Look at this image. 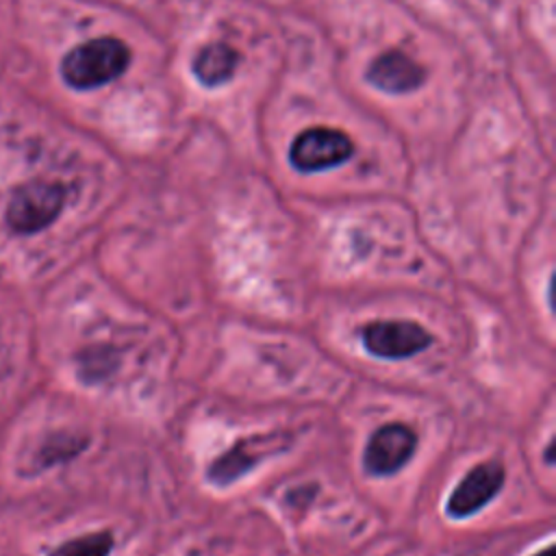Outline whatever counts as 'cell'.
I'll use <instances>...</instances> for the list:
<instances>
[{"mask_svg": "<svg viewBox=\"0 0 556 556\" xmlns=\"http://www.w3.org/2000/svg\"><path fill=\"white\" fill-rule=\"evenodd\" d=\"M506 482V469L500 460H482L473 465L450 491L445 515L450 519H467L495 500Z\"/></svg>", "mask_w": 556, "mask_h": 556, "instance_id": "5", "label": "cell"}, {"mask_svg": "<svg viewBox=\"0 0 556 556\" xmlns=\"http://www.w3.org/2000/svg\"><path fill=\"white\" fill-rule=\"evenodd\" d=\"M239 63V54L235 48L226 43H208L193 59V74L206 87H217L226 83Z\"/></svg>", "mask_w": 556, "mask_h": 556, "instance_id": "9", "label": "cell"}, {"mask_svg": "<svg viewBox=\"0 0 556 556\" xmlns=\"http://www.w3.org/2000/svg\"><path fill=\"white\" fill-rule=\"evenodd\" d=\"M554 545H545L541 552H536V554H532V556H554Z\"/></svg>", "mask_w": 556, "mask_h": 556, "instance_id": "12", "label": "cell"}, {"mask_svg": "<svg viewBox=\"0 0 556 556\" xmlns=\"http://www.w3.org/2000/svg\"><path fill=\"white\" fill-rule=\"evenodd\" d=\"M354 152L352 139L334 128H308L295 137L289 150L291 165L311 174L345 163Z\"/></svg>", "mask_w": 556, "mask_h": 556, "instance_id": "6", "label": "cell"}, {"mask_svg": "<svg viewBox=\"0 0 556 556\" xmlns=\"http://www.w3.org/2000/svg\"><path fill=\"white\" fill-rule=\"evenodd\" d=\"M130 63V50L115 37H98L74 46L61 61V76L72 89H96L117 76Z\"/></svg>", "mask_w": 556, "mask_h": 556, "instance_id": "1", "label": "cell"}, {"mask_svg": "<svg viewBox=\"0 0 556 556\" xmlns=\"http://www.w3.org/2000/svg\"><path fill=\"white\" fill-rule=\"evenodd\" d=\"M424 78V67L397 50L376 56L367 70V80L387 93H408L417 89Z\"/></svg>", "mask_w": 556, "mask_h": 556, "instance_id": "8", "label": "cell"}, {"mask_svg": "<svg viewBox=\"0 0 556 556\" xmlns=\"http://www.w3.org/2000/svg\"><path fill=\"white\" fill-rule=\"evenodd\" d=\"M65 189L52 180H28L13 189L7 204V224L17 235H35L48 228L63 211Z\"/></svg>", "mask_w": 556, "mask_h": 556, "instance_id": "2", "label": "cell"}, {"mask_svg": "<svg viewBox=\"0 0 556 556\" xmlns=\"http://www.w3.org/2000/svg\"><path fill=\"white\" fill-rule=\"evenodd\" d=\"M415 452L417 432L402 421H389L369 434L363 447V469L371 478H391L408 465Z\"/></svg>", "mask_w": 556, "mask_h": 556, "instance_id": "4", "label": "cell"}, {"mask_svg": "<svg viewBox=\"0 0 556 556\" xmlns=\"http://www.w3.org/2000/svg\"><path fill=\"white\" fill-rule=\"evenodd\" d=\"M554 439H549V443H547V450H545V463L547 465H552L554 463Z\"/></svg>", "mask_w": 556, "mask_h": 556, "instance_id": "11", "label": "cell"}, {"mask_svg": "<svg viewBox=\"0 0 556 556\" xmlns=\"http://www.w3.org/2000/svg\"><path fill=\"white\" fill-rule=\"evenodd\" d=\"M115 539L109 530H96L56 545L48 556H109Z\"/></svg>", "mask_w": 556, "mask_h": 556, "instance_id": "10", "label": "cell"}, {"mask_svg": "<svg viewBox=\"0 0 556 556\" xmlns=\"http://www.w3.org/2000/svg\"><path fill=\"white\" fill-rule=\"evenodd\" d=\"M363 350L382 361H406L426 352L434 337L413 319H374L361 330Z\"/></svg>", "mask_w": 556, "mask_h": 556, "instance_id": "3", "label": "cell"}, {"mask_svg": "<svg viewBox=\"0 0 556 556\" xmlns=\"http://www.w3.org/2000/svg\"><path fill=\"white\" fill-rule=\"evenodd\" d=\"M278 447V437H248L235 441L228 450L211 460L206 467V480L215 486H230L250 473L265 456Z\"/></svg>", "mask_w": 556, "mask_h": 556, "instance_id": "7", "label": "cell"}]
</instances>
